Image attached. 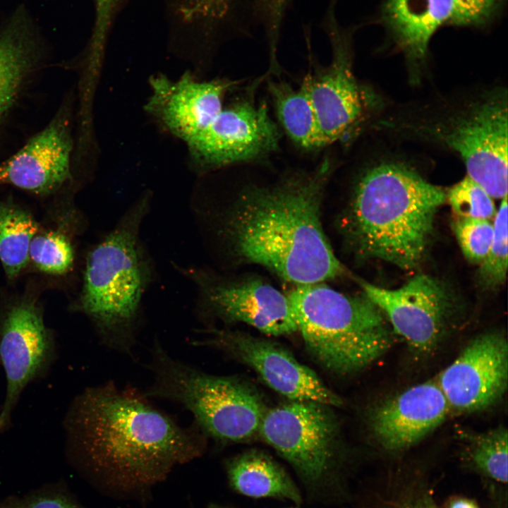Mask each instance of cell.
Instances as JSON below:
<instances>
[{
  "label": "cell",
  "mask_w": 508,
  "mask_h": 508,
  "mask_svg": "<svg viewBox=\"0 0 508 508\" xmlns=\"http://www.w3.org/2000/svg\"><path fill=\"white\" fill-rule=\"evenodd\" d=\"M508 378V345L501 333L472 340L436 380L451 409H484L504 394Z\"/></svg>",
  "instance_id": "obj_15"
},
{
  "label": "cell",
  "mask_w": 508,
  "mask_h": 508,
  "mask_svg": "<svg viewBox=\"0 0 508 508\" xmlns=\"http://www.w3.org/2000/svg\"><path fill=\"white\" fill-rule=\"evenodd\" d=\"M207 337L191 340L193 346L215 347L237 356L271 389L291 401H312L339 406L342 400L317 374L273 341L237 331L209 328Z\"/></svg>",
  "instance_id": "obj_14"
},
{
  "label": "cell",
  "mask_w": 508,
  "mask_h": 508,
  "mask_svg": "<svg viewBox=\"0 0 508 508\" xmlns=\"http://www.w3.org/2000/svg\"><path fill=\"white\" fill-rule=\"evenodd\" d=\"M236 83L227 79L203 81L186 72L172 80L164 74L149 80L145 109L171 135L186 144L204 131L224 108L226 93Z\"/></svg>",
  "instance_id": "obj_17"
},
{
  "label": "cell",
  "mask_w": 508,
  "mask_h": 508,
  "mask_svg": "<svg viewBox=\"0 0 508 508\" xmlns=\"http://www.w3.org/2000/svg\"><path fill=\"white\" fill-rule=\"evenodd\" d=\"M287 296L306 349L332 372L358 371L392 344L385 316L363 292L349 295L320 282L297 285Z\"/></svg>",
  "instance_id": "obj_5"
},
{
  "label": "cell",
  "mask_w": 508,
  "mask_h": 508,
  "mask_svg": "<svg viewBox=\"0 0 508 508\" xmlns=\"http://www.w3.org/2000/svg\"><path fill=\"white\" fill-rule=\"evenodd\" d=\"M454 13L450 24L483 26L499 11L502 0H453Z\"/></svg>",
  "instance_id": "obj_30"
},
{
  "label": "cell",
  "mask_w": 508,
  "mask_h": 508,
  "mask_svg": "<svg viewBox=\"0 0 508 508\" xmlns=\"http://www.w3.org/2000/svg\"><path fill=\"white\" fill-rule=\"evenodd\" d=\"M507 196L502 199L494 217L493 238L488 253L480 264L478 278L481 286L495 289L504 284L507 272Z\"/></svg>",
  "instance_id": "obj_25"
},
{
  "label": "cell",
  "mask_w": 508,
  "mask_h": 508,
  "mask_svg": "<svg viewBox=\"0 0 508 508\" xmlns=\"http://www.w3.org/2000/svg\"><path fill=\"white\" fill-rule=\"evenodd\" d=\"M405 508H437L435 504L430 498L423 497L415 500L409 504Z\"/></svg>",
  "instance_id": "obj_34"
},
{
  "label": "cell",
  "mask_w": 508,
  "mask_h": 508,
  "mask_svg": "<svg viewBox=\"0 0 508 508\" xmlns=\"http://www.w3.org/2000/svg\"><path fill=\"white\" fill-rule=\"evenodd\" d=\"M277 114L290 138L306 150L322 147L315 110L306 85L298 89L284 81L268 80Z\"/></svg>",
  "instance_id": "obj_22"
},
{
  "label": "cell",
  "mask_w": 508,
  "mask_h": 508,
  "mask_svg": "<svg viewBox=\"0 0 508 508\" xmlns=\"http://www.w3.org/2000/svg\"><path fill=\"white\" fill-rule=\"evenodd\" d=\"M118 0H95L96 19L92 36L84 59L83 77L85 80L95 83L104 54L107 34L111 15Z\"/></svg>",
  "instance_id": "obj_29"
},
{
  "label": "cell",
  "mask_w": 508,
  "mask_h": 508,
  "mask_svg": "<svg viewBox=\"0 0 508 508\" xmlns=\"http://www.w3.org/2000/svg\"><path fill=\"white\" fill-rule=\"evenodd\" d=\"M382 19L397 45L413 65L423 64L436 30L450 23L453 0H383Z\"/></svg>",
  "instance_id": "obj_20"
},
{
  "label": "cell",
  "mask_w": 508,
  "mask_h": 508,
  "mask_svg": "<svg viewBox=\"0 0 508 508\" xmlns=\"http://www.w3.org/2000/svg\"><path fill=\"white\" fill-rule=\"evenodd\" d=\"M452 229L466 259L480 264L487 256L493 238V224L488 219L457 217Z\"/></svg>",
  "instance_id": "obj_28"
},
{
  "label": "cell",
  "mask_w": 508,
  "mask_h": 508,
  "mask_svg": "<svg viewBox=\"0 0 508 508\" xmlns=\"http://www.w3.org/2000/svg\"><path fill=\"white\" fill-rule=\"evenodd\" d=\"M442 107L399 125L408 135L456 152L467 176L492 198L507 196V92L494 90Z\"/></svg>",
  "instance_id": "obj_6"
},
{
  "label": "cell",
  "mask_w": 508,
  "mask_h": 508,
  "mask_svg": "<svg viewBox=\"0 0 508 508\" xmlns=\"http://www.w3.org/2000/svg\"><path fill=\"white\" fill-rule=\"evenodd\" d=\"M335 1L330 0L322 25L331 44L332 60L303 82L315 110L323 147L350 133L368 105V95L353 73L351 32L337 21Z\"/></svg>",
  "instance_id": "obj_10"
},
{
  "label": "cell",
  "mask_w": 508,
  "mask_h": 508,
  "mask_svg": "<svg viewBox=\"0 0 508 508\" xmlns=\"http://www.w3.org/2000/svg\"><path fill=\"white\" fill-rule=\"evenodd\" d=\"M447 200L457 217L490 220L496 213L492 198L468 176L448 190Z\"/></svg>",
  "instance_id": "obj_27"
},
{
  "label": "cell",
  "mask_w": 508,
  "mask_h": 508,
  "mask_svg": "<svg viewBox=\"0 0 508 508\" xmlns=\"http://www.w3.org/2000/svg\"><path fill=\"white\" fill-rule=\"evenodd\" d=\"M466 456L480 473L500 483L507 482V430L503 426L483 433L464 434Z\"/></svg>",
  "instance_id": "obj_24"
},
{
  "label": "cell",
  "mask_w": 508,
  "mask_h": 508,
  "mask_svg": "<svg viewBox=\"0 0 508 508\" xmlns=\"http://www.w3.org/2000/svg\"><path fill=\"white\" fill-rule=\"evenodd\" d=\"M45 40L24 6L0 28V129L45 62Z\"/></svg>",
  "instance_id": "obj_19"
},
{
  "label": "cell",
  "mask_w": 508,
  "mask_h": 508,
  "mask_svg": "<svg viewBox=\"0 0 508 508\" xmlns=\"http://www.w3.org/2000/svg\"><path fill=\"white\" fill-rule=\"evenodd\" d=\"M279 132L266 104L241 101L224 107L210 126L186 143L199 174L264 158L279 147Z\"/></svg>",
  "instance_id": "obj_11"
},
{
  "label": "cell",
  "mask_w": 508,
  "mask_h": 508,
  "mask_svg": "<svg viewBox=\"0 0 508 508\" xmlns=\"http://www.w3.org/2000/svg\"><path fill=\"white\" fill-rule=\"evenodd\" d=\"M329 406L291 401L266 410L258 433L310 485L324 483L337 454V427Z\"/></svg>",
  "instance_id": "obj_9"
},
{
  "label": "cell",
  "mask_w": 508,
  "mask_h": 508,
  "mask_svg": "<svg viewBox=\"0 0 508 508\" xmlns=\"http://www.w3.org/2000/svg\"><path fill=\"white\" fill-rule=\"evenodd\" d=\"M175 267L193 283L196 312L201 318L246 323L269 336L297 332L287 294L264 279L258 277L231 279L205 267Z\"/></svg>",
  "instance_id": "obj_8"
},
{
  "label": "cell",
  "mask_w": 508,
  "mask_h": 508,
  "mask_svg": "<svg viewBox=\"0 0 508 508\" xmlns=\"http://www.w3.org/2000/svg\"><path fill=\"white\" fill-rule=\"evenodd\" d=\"M68 106L16 152L0 163V186L9 184L45 195L72 179L75 141Z\"/></svg>",
  "instance_id": "obj_16"
},
{
  "label": "cell",
  "mask_w": 508,
  "mask_h": 508,
  "mask_svg": "<svg viewBox=\"0 0 508 508\" xmlns=\"http://www.w3.org/2000/svg\"><path fill=\"white\" fill-rule=\"evenodd\" d=\"M0 508H80L61 492H42L27 497H11L0 502Z\"/></svg>",
  "instance_id": "obj_32"
},
{
  "label": "cell",
  "mask_w": 508,
  "mask_h": 508,
  "mask_svg": "<svg viewBox=\"0 0 508 508\" xmlns=\"http://www.w3.org/2000/svg\"><path fill=\"white\" fill-rule=\"evenodd\" d=\"M56 356L55 338L33 300H23L6 309L0 316V365L6 381L0 433L10 427L26 387L45 375Z\"/></svg>",
  "instance_id": "obj_12"
},
{
  "label": "cell",
  "mask_w": 508,
  "mask_h": 508,
  "mask_svg": "<svg viewBox=\"0 0 508 508\" xmlns=\"http://www.w3.org/2000/svg\"><path fill=\"white\" fill-rule=\"evenodd\" d=\"M146 367L152 382L145 395L182 405L207 437L239 442L258 433L266 410L257 392L242 381L208 374L174 358L157 339Z\"/></svg>",
  "instance_id": "obj_7"
},
{
  "label": "cell",
  "mask_w": 508,
  "mask_h": 508,
  "mask_svg": "<svg viewBox=\"0 0 508 508\" xmlns=\"http://www.w3.org/2000/svg\"><path fill=\"white\" fill-rule=\"evenodd\" d=\"M68 443L108 487L142 491L176 466L200 456L207 436L193 423L180 425L144 392L113 382L84 389L64 420Z\"/></svg>",
  "instance_id": "obj_1"
},
{
  "label": "cell",
  "mask_w": 508,
  "mask_h": 508,
  "mask_svg": "<svg viewBox=\"0 0 508 508\" xmlns=\"http://www.w3.org/2000/svg\"><path fill=\"white\" fill-rule=\"evenodd\" d=\"M231 487L252 497H277L298 504L300 492L286 472L272 458L250 451L232 459L227 464Z\"/></svg>",
  "instance_id": "obj_21"
},
{
  "label": "cell",
  "mask_w": 508,
  "mask_h": 508,
  "mask_svg": "<svg viewBox=\"0 0 508 508\" xmlns=\"http://www.w3.org/2000/svg\"><path fill=\"white\" fill-rule=\"evenodd\" d=\"M255 11L262 19L270 53L277 52L280 30L289 0H253Z\"/></svg>",
  "instance_id": "obj_31"
},
{
  "label": "cell",
  "mask_w": 508,
  "mask_h": 508,
  "mask_svg": "<svg viewBox=\"0 0 508 508\" xmlns=\"http://www.w3.org/2000/svg\"><path fill=\"white\" fill-rule=\"evenodd\" d=\"M450 406L436 380L414 385L376 407L370 418L373 433L386 449H406L439 426Z\"/></svg>",
  "instance_id": "obj_18"
},
{
  "label": "cell",
  "mask_w": 508,
  "mask_h": 508,
  "mask_svg": "<svg viewBox=\"0 0 508 508\" xmlns=\"http://www.w3.org/2000/svg\"><path fill=\"white\" fill-rule=\"evenodd\" d=\"M152 200L151 192L143 193L89 251L74 306L91 321L103 345L131 358L143 300L155 277L140 231Z\"/></svg>",
  "instance_id": "obj_4"
},
{
  "label": "cell",
  "mask_w": 508,
  "mask_h": 508,
  "mask_svg": "<svg viewBox=\"0 0 508 508\" xmlns=\"http://www.w3.org/2000/svg\"><path fill=\"white\" fill-rule=\"evenodd\" d=\"M231 0H181L182 16L188 20L217 21L228 13Z\"/></svg>",
  "instance_id": "obj_33"
},
{
  "label": "cell",
  "mask_w": 508,
  "mask_h": 508,
  "mask_svg": "<svg viewBox=\"0 0 508 508\" xmlns=\"http://www.w3.org/2000/svg\"><path fill=\"white\" fill-rule=\"evenodd\" d=\"M333 162L286 175L274 184L250 186L227 209L218 233L240 263L267 268L295 286L341 275L323 230L321 206Z\"/></svg>",
  "instance_id": "obj_2"
},
{
  "label": "cell",
  "mask_w": 508,
  "mask_h": 508,
  "mask_svg": "<svg viewBox=\"0 0 508 508\" xmlns=\"http://www.w3.org/2000/svg\"><path fill=\"white\" fill-rule=\"evenodd\" d=\"M448 508H478L473 500L467 498H456L452 500Z\"/></svg>",
  "instance_id": "obj_35"
},
{
  "label": "cell",
  "mask_w": 508,
  "mask_h": 508,
  "mask_svg": "<svg viewBox=\"0 0 508 508\" xmlns=\"http://www.w3.org/2000/svg\"><path fill=\"white\" fill-rule=\"evenodd\" d=\"M29 259L42 272L64 274L74 263V250L68 238L56 231L35 235L29 247Z\"/></svg>",
  "instance_id": "obj_26"
},
{
  "label": "cell",
  "mask_w": 508,
  "mask_h": 508,
  "mask_svg": "<svg viewBox=\"0 0 508 508\" xmlns=\"http://www.w3.org/2000/svg\"><path fill=\"white\" fill-rule=\"evenodd\" d=\"M37 230V223L26 210L11 202H0V260L8 278L26 266Z\"/></svg>",
  "instance_id": "obj_23"
},
{
  "label": "cell",
  "mask_w": 508,
  "mask_h": 508,
  "mask_svg": "<svg viewBox=\"0 0 508 508\" xmlns=\"http://www.w3.org/2000/svg\"><path fill=\"white\" fill-rule=\"evenodd\" d=\"M208 508H233L227 506H224L221 504H211L209 505Z\"/></svg>",
  "instance_id": "obj_36"
},
{
  "label": "cell",
  "mask_w": 508,
  "mask_h": 508,
  "mask_svg": "<svg viewBox=\"0 0 508 508\" xmlns=\"http://www.w3.org/2000/svg\"><path fill=\"white\" fill-rule=\"evenodd\" d=\"M358 282L388 320L393 332L418 352H428L435 347L457 307L451 289L429 275L418 274L395 289Z\"/></svg>",
  "instance_id": "obj_13"
},
{
  "label": "cell",
  "mask_w": 508,
  "mask_h": 508,
  "mask_svg": "<svg viewBox=\"0 0 508 508\" xmlns=\"http://www.w3.org/2000/svg\"><path fill=\"white\" fill-rule=\"evenodd\" d=\"M446 200L441 187L411 167L380 162L358 177L340 231L356 258L411 270L423 260L435 214Z\"/></svg>",
  "instance_id": "obj_3"
}]
</instances>
